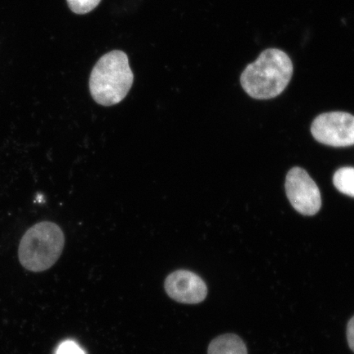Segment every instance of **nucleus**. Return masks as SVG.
Here are the masks:
<instances>
[{
  "label": "nucleus",
  "mask_w": 354,
  "mask_h": 354,
  "mask_svg": "<svg viewBox=\"0 0 354 354\" xmlns=\"http://www.w3.org/2000/svg\"><path fill=\"white\" fill-rule=\"evenodd\" d=\"M165 289L168 297L183 304L194 305L203 302L207 295L205 281L189 270H176L167 277Z\"/></svg>",
  "instance_id": "obj_6"
},
{
  "label": "nucleus",
  "mask_w": 354,
  "mask_h": 354,
  "mask_svg": "<svg viewBox=\"0 0 354 354\" xmlns=\"http://www.w3.org/2000/svg\"><path fill=\"white\" fill-rule=\"evenodd\" d=\"M286 192L291 205L299 214L313 216L319 212L322 207L320 189L303 168L296 167L288 172Z\"/></svg>",
  "instance_id": "obj_5"
},
{
  "label": "nucleus",
  "mask_w": 354,
  "mask_h": 354,
  "mask_svg": "<svg viewBox=\"0 0 354 354\" xmlns=\"http://www.w3.org/2000/svg\"><path fill=\"white\" fill-rule=\"evenodd\" d=\"M333 183L340 193L354 198V167H342L336 171Z\"/></svg>",
  "instance_id": "obj_8"
},
{
  "label": "nucleus",
  "mask_w": 354,
  "mask_h": 354,
  "mask_svg": "<svg viewBox=\"0 0 354 354\" xmlns=\"http://www.w3.org/2000/svg\"><path fill=\"white\" fill-rule=\"evenodd\" d=\"M64 245L65 236L59 225L52 221H41L22 236L19 249L20 263L30 272L46 271L59 259Z\"/></svg>",
  "instance_id": "obj_3"
},
{
  "label": "nucleus",
  "mask_w": 354,
  "mask_h": 354,
  "mask_svg": "<svg viewBox=\"0 0 354 354\" xmlns=\"http://www.w3.org/2000/svg\"><path fill=\"white\" fill-rule=\"evenodd\" d=\"M207 354H248V351L240 336L225 334L212 340Z\"/></svg>",
  "instance_id": "obj_7"
},
{
  "label": "nucleus",
  "mask_w": 354,
  "mask_h": 354,
  "mask_svg": "<svg viewBox=\"0 0 354 354\" xmlns=\"http://www.w3.org/2000/svg\"><path fill=\"white\" fill-rule=\"evenodd\" d=\"M56 354H86L85 352L80 348L77 343L73 342H65L59 345L57 348Z\"/></svg>",
  "instance_id": "obj_10"
},
{
  "label": "nucleus",
  "mask_w": 354,
  "mask_h": 354,
  "mask_svg": "<svg viewBox=\"0 0 354 354\" xmlns=\"http://www.w3.org/2000/svg\"><path fill=\"white\" fill-rule=\"evenodd\" d=\"M312 135L318 142L332 147L354 145V116L344 112H330L314 119Z\"/></svg>",
  "instance_id": "obj_4"
},
{
  "label": "nucleus",
  "mask_w": 354,
  "mask_h": 354,
  "mask_svg": "<svg viewBox=\"0 0 354 354\" xmlns=\"http://www.w3.org/2000/svg\"><path fill=\"white\" fill-rule=\"evenodd\" d=\"M293 73L294 65L286 53L278 48H268L243 70L241 83L252 98L270 100L286 90Z\"/></svg>",
  "instance_id": "obj_1"
},
{
  "label": "nucleus",
  "mask_w": 354,
  "mask_h": 354,
  "mask_svg": "<svg viewBox=\"0 0 354 354\" xmlns=\"http://www.w3.org/2000/svg\"><path fill=\"white\" fill-rule=\"evenodd\" d=\"M347 339L349 348L354 353V316L349 320L347 326Z\"/></svg>",
  "instance_id": "obj_11"
},
{
  "label": "nucleus",
  "mask_w": 354,
  "mask_h": 354,
  "mask_svg": "<svg viewBox=\"0 0 354 354\" xmlns=\"http://www.w3.org/2000/svg\"><path fill=\"white\" fill-rule=\"evenodd\" d=\"M70 10L77 15H86L94 10L101 0H66Z\"/></svg>",
  "instance_id": "obj_9"
},
{
  "label": "nucleus",
  "mask_w": 354,
  "mask_h": 354,
  "mask_svg": "<svg viewBox=\"0 0 354 354\" xmlns=\"http://www.w3.org/2000/svg\"><path fill=\"white\" fill-rule=\"evenodd\" d=\"M134 81L125 53L114 50L108 53L93 68L90 78V91L97 104L113 106L120 103L129 93Z\"/></svg>",
  "instance_id": "obj_2"
}]
</instances>
